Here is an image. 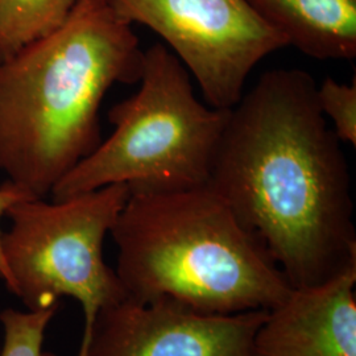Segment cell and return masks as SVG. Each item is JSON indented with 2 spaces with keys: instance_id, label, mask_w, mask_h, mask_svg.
<instances>
[{
  "instance_id": "obj_7",
  "label": "cell",
  "mask_w": 356,
  "mask_h": 356,
  "mask_svg": "<svg viewBox=\"0 0 356 356\" xmlns=\"http://www.w3.org/2000/svg\"><path fill=\"white\" fill-rule=\"evenodd\" d=\"M267 312L204 314L164 300L126 297L97 314L76 356H254Z\"/></svg>"
},
{
  "instance_id": "obj_12",
  "label": "cell",
  "mask_w": 356,
  "mask_h": 356,
  "mask_svg": "<svg viewBox=\"0 0 356 356\" xmlns=\"http://www.w3.org/2000/svg\"><path fill=\"white\" fill-rule=\"evenodd\" d=\"M319 108L342 143L356 145V82L342 83L326 76L317 83Z\"/></svg>"
},
{
  "instance_id": "obj_1",
  "label": "cell",
  "mask_w": 356,
  "mask_h": 356,
  "mask_svg": "<svg viewBox=\"0 0 356 356\" xmlns=\"http://www.w3.org/2000/svg\"><path fill=\"white\" fill-rule=\"evenodd\" d=\"M209 186L293 289L356 266L351 173L302 69L264 73L229 110Z\"/></svg>"
},
{
  "instance_id": "obj_2",
  "label": "cell",
  "mask_w": 356,
  "mask_h": 356,
  "mask_svg": "<svg viewBox=\"0 0 356 356\" xmlns=\"http://www.w3.org/2000/svg\"><path fill=\"white\" fill-rule=\"evenodd\" d=\"M108 0H79L48 36L0 61V170L33 198L101 143L116 83L139 82L144 51Z\"/></svg>"
},
{
  "instance_id": "obj_11",
  "label": "cell",
  "mask_w": 356,
  "mask_h": 356,
  "mask_svg": "<svg viewBox=\"0 0 356 356\" xmlns=\"http://www.w3.org/2000/svg\"><path fill=\"white\" fill-rule=\"evenodd\" d=\"M57 310L58 305L26 312L13 307L1 310L3 344L0 346V356H57L44 350L45 331Z\"/></svg>"
},
{
  "instance_id": "obj_13",
  "label": "cell",
  "mask_w": 356,
  "mask_h": 356,
  "mask_svg": "<svg viewBox=\"0 0 356 356\" xmlns=\"http://www.w3.org/2000/svg\"><path fill=\"white\" fill-rule=\"evenodd\" d=\"M26 198H33L31 197L28 193L20 189L19 186L13 185V182L10 181H4L0 185V225H1V219L4 216H7L8 210L13 207V204L26 200ZM1 234L3 231L0 229V279L6 284L7 289L10 291L11 288V275L8 272V268L6 264V259L3 254V250H1Z\"/></svg>"
},
{
  "instance_id": "obj_9",
  "label": "cell",
  "mask_w": 356,
  "mask_h": 356,
  "mask_svg": "<svg viewBox=\"0 0 356 356\" xmlns=\"http://www.w3.org/2000/svg\"><path fill=\"white\" fill-rule=\"evenodd\" d=\"M288 47L319 60L356 57V0H247Z\"/></svg>"
},
{
  "instance_id": "obj_5",
  "label": "cell",
  "mask_w": 356,
  "mask_h": 356,
  "mask_svg": "<svg viewBox=\"0 0 356 356\" xmlns=\"http://www.w3.org/2000/svg\"><path fill=\"white\" fill-rule=\"evenodd\" d=\"M127 185L115 184L65 200L26 198L7 216L1 250L11 275L10 292L28 310L76 300L83 310L79 355L97 314L127 297L115 269L103 257V243L127 202Z\"/></svg>"
},
{
  "instance_id": "obj_8",
  "label": "cell",
  "mask_w": 356,
  "mask_h": 356,
  "mask_svg": "<svg viewBox=\"0 0 356 356\" xmlns=\"http://www.w3.org/2000/svg\"><path fill=\"white\" fill-rule=\"evenodd\" d=\"M356 266L292 289L256 331L254 356H356Z\"/></svg>"
},
{
  "instance_id": "obj_6",
  "label": "cell",
  "mask_w": 356,
  "mask_h": 356,
  "mask_svg": "<svg viewBox=\"0 0 356 356\" xmlns=\"http://www.w3.org/2000/svg\"><path fill=\"white\" fill-rule=\"evenodd\" d=\"M131 24L152 29L202 91L204 102L231 110L254 66L288 47L247 0H108Z\"/></svg>"
},
{
  "instance_id": "obj_4",
  "label": "cell",
  "mask_w": 356,
  "mask_h": 356,
  "mask_svg": "<svg viewBox=\"0 0 356 356\" xmlns=\"http://www.w3.org/2000/svg\"><path fill=\"white\" fill-rule=\"evenodd\" d=\"M139 82L134 95L111 108L113 134L57 182L51 200L115 184L129 193L209 185L229 110L201 102L186 67L161 44L144 51Z\"/></svg>"
},
{
  "instance_id": "obj_3",
  "label": "cell",
  "mask_w": 356,
  "mask_h": 356,
  "mask_svg": "<svg viewBox=\"0 0 356 356\" xmlns=\"http://www.w3.org/2000/svg\"><path fill=\"white\" fill-rule=\"evenodd\" d=\"M127 297L204 314L269 310L292 286L263 244L209 185L129 193L111 232Z\"/></svg>"
},
{
  "instance_id": "obj_10",
  "label": "cell",
  "mask_w": 356,
  "mask_h": 356,
  "mask_svg": "<svg viewBox=\"0 0 356 356\" xmlns=\"http://www.w3.org/2000/svg\"><path fill=\"white\" fill-rule=\"evenodd\" d=\"M79 0H0V61L48 36Z\"/></svg>"
}]
</instances>
